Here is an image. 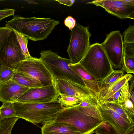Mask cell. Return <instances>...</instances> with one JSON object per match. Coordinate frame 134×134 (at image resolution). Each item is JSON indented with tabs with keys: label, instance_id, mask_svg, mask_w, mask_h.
<instances>
[{
	"label": "cell",
	"instance_id": "8fae6325",
	"mask_svg": "<svg viewBox=\"0 0 134 134\" xmlns=\"http://www.w3.org/2000/svg\"><path fill=\"white\" fill-rule=\"evenodd\" d=\"M103 8L108 13L121 19H134V0H95L86 3Z\"/></svg>",
	"mask_w": 134,
	"mask_h": 134
},
{
	"label": "cell",
	"instance_id": "4dcf8cb0",
	"mask_svg": "<svg viewBox=\"0 0 134 134\" xmlns=\"http://www.w3.org/2000/svg\"><path fill=\"white\" fill-rule=\"evenodd\" d=\"M15 10L6 8L0 10V21L5 18L12 15H14Z\"/></svg>",
	"mask_w": 134,
	"mask_h": 134
},
{
	"label": "cell",
	"instance_id": "e575fe53",
	"mask_svg": "<svg viewBox=\"0 0 134 134\" xmlns=\"http://www.w3.org/2000/svg\"><path fill=\"white\" fill-rule=\"evenodd\" d=\"M130 82V85H129V92H131L134 91V80L133 76L129 81Z\"/></svg>",
	"mask_w": 134,
	"mask_h": 134
},
{
	"label": "cell",
	"instance_id": "83f0119b",
	"mask_svg": "<svg viewBox=\"0 0 134 134\" xmlns=\"http://www.w3.org/2000/svg\"><path fill=\"white\" fill-rule=\"evenodd\" d=\"M124 43H134V26L129 25L123 32Z\"/></svg>",
	"mask_w": 134,
	"mask_h": 134
},
{
	"label": "cell",
	"instance_id": "5b68a950",
	"mask_svg": "<svg viewBox=\"0 0 134 134\" xmlns=\"http://www.w3.org/2000/svg\"><path fill=\"white\" fill-rule=\"evenodd\" d=\"M40 59L53 78L69 80L87 88L82 79L69 67V59L62 57L51 50H42Z\"/></svg>",
	"mask_w": 134,
	"mask_h": 134
},
{
	"label": "cell",
	"instance_id": "f1b7e54d",
	"mask_svg": "<svg viewBox=\"0 0 134 134\" xmlns=\"http://www.w3.org/2000/svg\"><path fill=\"white\" fill-rule=\"evenodd\" d=\"M12 30L11 29L5 26L0 27V49L3 43ZM2 65L0 59V73Z\"/></svg>",
	"mask_w": 134,
	"mask_h": 134
},
{
	"label": "cell",
	"instance_id": "2e32d148",
	"mask_svg": "<svg viewBox=\"0 0 134 134\" xmlns=\"http://www.w3.org/2000/svg\"><path fill=\"white\" fill-rule=\"evenodd\" d=\"M133 77L132 74L127 73L111 84L100 89L98 97L99 105L104 103Z\"/></svg>",
	"mask_w": 134,
	"mask_h": 134
},
{
	"label": "cell",
	"instance_id": "7402d4cb",
	"mask_svg": "<svg viewBox=\"0 0 134 134\" xmlns=\"http://www.w3.org/2000/svg\"><path fill=\"white\" fill-rule=\"evenodd\" d=\"M19 118L14 117L0 120V134H11L13 128Z\"/></svg>",
	"mask_w": 134,
	"mask_h": 134
},
{
	"label": "cell",
	"instance_id": "44dd1931",
	"mask_svg": "<svg viewBox=\"0 0 134 134\" xmlns=\"http://www.w3.org/2000/svg\"><path fill=\"white\" fill-rule=\"evenodd\" d=\"M0 107V120L15 117L16 111L12 102L3 103Z\"/></svg>",
	"mask_w": 134,
	"mask_h": 134
},
{
	"label": "cell",
	"instance_id": "ac0fdd59",
	"mask_svg": "<svg viewBox=\"0 0 134 134\" xmlns=\"http://www.w3.org/2000/svg\"><path fill=\"white\" fill-rule=\"evenodd\" d=\"M12 80L20 85L30 88L43 86L38 80L15 70Z\"/></svg>",
	"mask_w": 134,
	"mask_h": 134
},
{
	"label": "cell",
	"instance_id": "ba28073f",
	"mask_svg": "<svg viewBox=\"0 0 134 134\" xmlns=\"http://www.w3.org/2000/svg\"><path fill=\"white\" fill-rule=\"evenodd\" d=\"M123 40L119 31H113L106 35L101 43L113 69L122 68L124 57Z\"/></svg>",
	"mask_w": 134,
	"mask_h": 134
},
{
	"label": "cell",
	"instance_id": "7c38bea8",
	"mask_svg": "<svg viewBox=\"0 0 134 134\" xmlns=\"http://www.w3.org/2000/svg\"><path fill=\"white\" fill-rule=\"evenodd\" d=\"M60 95L54 84L30 88L23 94L16 102L31 103H46L58 100Z\"/></svg>",
	"mask_w": 134,
	"mask_h": 134
},
{
	"label": "cell",
	"instance_id": "9c48e42d",
	"mask_svg": "<svg viewBox=\"0 0 134 134\" xmlns=\"http://www.w3.org/2000/svg\"><path fill=\"white\" fill-rule=\"evenodd\" d=\"M14 70L38 80L43 86L54 84L52 75L40 58H26L19 63Z\"/></svg>",
	"mask_w": 134,
	"mask_h": 134
},
{
	"label": "cell",
	"instance_id": "d590c367",
	"mask_svg": "<svg viewBox=\"0 0 134 134\" xmlns=\"http://www.w3.org/2000/svg\"><path fill=\"white\" fill-rule=\"evenodd\" d=\"M130 93V100L134 104V91Z\"/></svg>",
	"mask_w": 134,
	"mask_h": 134
},
{
	"label": "cell",
	"instance_id": "d6a6232c",
	"mask_svg": "<svg viewBox=\"0 0 134 134\" xmlns=\"http://www.w3.org/2000/svg\"><path fill=\"white\" fill-rule=\"evenodd\" d=\"M123 87L114 94L112 96L107 100L105 102H110L118 103L119 98L122 90Z\"/></svg>",
	"mask_w": 134,
	"mask_h": 134
},
{
	"label": "cell",
	"instance_id": "277c9868",
	"mask_svg": "<svg viewBox=\"0 0 134 134\" xmlns=\"http://www.w3.org/2000/svg\"><path fill=\"white\" fill-rule=\"evenodd\" d=\"M79 63L99 82L114 70L101 44L99 43L90 45Z\"/></svg>",
	"mask_w": 134,
	"mask_h": 134
},
{
	"label": "cell",
	"instance_id": "1f68e13d",
	"mask_svg": "<svg viewBox=\"0 0 134 134\" xmlns=\"http://www.w3.org/2000/svg\"><path fill=\"white\" fill-rule=\"evenodd\" d=\"M64 24L65 26L71 31L75 26L76 21L74 18L69 16L65 19Z\"/></svg>",
	"mask_w": 134,
	"mask_h": 134
},
{
	"label": "cell",
	"instance_id": "ffe728a7",
	"mask_svg": "<svg viewBox=\"0 0 134 134\" xmlns=\"http://www.w3.org/2000/svg\"><path fill=\"white\" fill-rule=\"evenodd\" d=\"M102 104L113 110L128 122L134 124V120L130 116L118 103L106 102Z\"/></svg>",
	"mask_w": 134,
	"mask_h": 134
},
{
	"label": "cell",
	"instance_id": "4fadbf2b",
	"mask_svg": "<svg viewBox=\"0 0 134 134\" xmlns=\"http://www.w3.org/2000/svg\"><path fill=\"white\" fill-rule=\"evenodd\" d=\"M104 121L117 134H134V124L130 123L113 110L99 104Z\"/></svg>",
	"mask_w": 134,
	"mask_h": 134
},
{
	"label": "cell",
	"instance_id": "9a60e30c",
	"mask_svg": "<svg viewBox=\"0 0 134 134\" xmlns=\"http://www.w3.org/2000/svg\"><path fill=\"white\" fill-rule=\"evenodd\" d=\"M69 66L82 79L87 88L95 95L98 100L100 87L99 82L86 70L79 63L76 64L70 63Z\"/></svg>",
	"mask_w": 134,
	"mask_h": 134
},
{
	"label": "cell",
	"instance_id": "30bf717a",
	"mask_svg": "<svg viewBox=\"0 0 134 134\" xmlns=\"http://www.w3.org/2000/svg\"><path fill=\"white\" fill-rule=\"evenodd\" d=\"M53 79L54 84L59 95H66L90 103L99 104L97 98L87 88L69 80L55 78Z\"/></svg>",
	"mask_w": 134,
	"mask_h": 134
},
{
	"label": "cell",
	"instance_id": "7a4b0ae2",
	"mask_svg": "<svg viewBox=\"0 0 134 134\" xmlns=\"http://www.w3.org/2000/svg\"><path fill=\"white\" fill-rule=\"evenodd\" d=\"M13 104L16 111L15 117L43 125L52 121L64 108L58 100L46 103L16 102Z\"/></svg>",
	"mask_w": 134,
	"mask_h": 134
},
{
	"label": "cell",
	"instance_id": "603a6c76",
	"mask_svg": "<svg viewBox=\"0 0 134 134\" xmlns=\"http://www.w3.org/2000/svg\"><path fill=\"white\" fill-rule=\"evenodd\" d=\"M125 74V71L121 69L114 70L99 82L101 88L110 85L122 76Z\"/></svg>",
	"mask_w": 134,
	"mask_h": 134
},
{
	"label": "cell",
	"instance_id": "4316f807",
	"mask_svg": "<svg viewBox=\"0 0 134 134\" xmlns=\"http://www.w3.org/2000/svg\"><path fill=\"white\" fill-rule=\"evenodd\" d=\"M15 32L21 47L26 58L31 57V56L29 53L27 47L28 42L27 38L21 34L15 31Z\"/></svg>",
	"mask_w": 134,
	"mask_h": 134
},
{
	"label": "cell",
	"instance_id": "3957f363",
	"mask_svg": "<svg viewBox=\"0 0 134 134\" xmlns=\"http://www.w3.org/2000/svg\"><path fill=\"white\" fill-rule=\"evenodd\" d=\"M51 121L66 125L81 134L94 133L104 122L100 119L86 115L79 104L64 108Z\"/></svg>",
	"mask_w": 134,
	"mask_h": 134
},
{
	"label": "cell",
	"instance_id": "484cf974",
	"mask_svg": "<svg viewBox=\"0 0 134 134\" xmlns=\"http://www.w3.org/2000/svg\"><path fill=\"white\" fill-rule=\"evenodd\" d=\"M14 70L4 65L2 66L0 73V84L11 80Z\"/></svg>",
	"mask_w": 134,
	"mask_h": 134
},
{
	"label": "cell",
	"instance_id": "6da1fadb",
	"mask_svg": "<svg viewBox=\"0 0 134 134\" xmlns=\"http://www.w3.org/2000/svg\"><path fill=\"white\" fill-rule=\"evenodd\" d=\"M59 24V21L50 18H25L16 15L6 22L5 26L21 34L28 39L37 41L46 39Z\"/></svg>",
	"mask_w": 134,
	"mask_h": 134
},
{
	"label": "cell",
	"instance_id": "836d02e7",
	"mask_svg": "<svg viewBox=\"0 0 134 134\" xmlns=\"http://www.w3.org/2000/svg\"><path fill=\"white\" fill-rule=\"evenodd\" d=\"M55 1L60 4L66 5L69 7H71L75 1V0H62Z\"/></svg>",
	"mask_w": 134,
	"mask_h": 134
},
{
	"label": "cell",
	"instance_id": "52a82bcc",
	"mask_svg": "<svg viewBox=\"0 0 134 134\" xmlns=\"http://www.w3.org/2000/svg\"><path fill=\"white\" fill-rule=\"evenodd\" d=\"M26 59L16 33L12 30L0 49V59L2 65L14 70L19 63Z\"/></svg>",
	"mask_w": 134,
	"mask_h": 134
},
{
	"label": "cell",
	"instance_id": "e0dca14e",
	"mask_svg": "<svg viewBox=\"0 0 134 134\" xmlns=\"http://www.w3.org/2000/svg\"><path fill=\"white\" fill-rule=\"evenodd\" d=\"M42 134H81L67 125L51 121L43 125Z\"/></svg>",
	"mask_w": 134,
	"mask_h": 134
},
{
	"label": "cell",
	"instance_id": "d6986e66",
	"mask_svg": "<svg viewBox=\"0 0 134 134\" xmlns=\"http://www.w3.org/2000/svg\"><path fill=\"white\" fill-rule=\"evenodd\" d=\"M129 89V82H127L123 86L118 103L134 120V104L130 99Z\"/></svg>",
	"mask_w": 134,
	"mask_h": 134
},
{
	"label": "cell",
	"instance_id": "f546056e",
	"mask_svg": "<svg viewBox=\"0 0 134 134\" xmlns=\"http://www.w3.org/2000/svg\"><path fill=\"white\" fill-rule=\"evenodd\" d=\"M124 55L134 57V43H124Z\"/></svg>",
	"mask_w": 134,
	"mask_h": 134
},
{
	"label": "cell",
	"instance_id": "5bb4252c",
	"mask_svg": "<svg viewBox=\"0 0 134 134\" xmlns=\"http://www.w3.org/2000/svg\"><path fill=\"white\" fill-rule=\"evenodd\" d=\"M30 88L19 85L12 80L0 84V101L13 103Z\"/></svg>",
	"mask_w": 134,
	"mask_h": 134
},
{
	"label": "cell",
	"instance_id": "cb8c5ba5",
	"mask_svg": "<svg viewBox=\"0 0 134 134\" xmlns=\"http://www.w3.org/2000/svg\"><path fill=\"white\" fill-rule=\"evenodd\" d=\"M58 100L65 108L77 106L82 101L76 97L62 94H60Z\"/></svg>",
	"mask_w": 134,
	"mask_h": 134
},
{
	"label": "cell",
	"instance_id": "d4e9b609",
	"mask_svg": "<svg viewBox=\"0 0 134 134\" xmlns=\"http://www.w3.org/2000/svg\"><path fill=\"white\" fill-rule=\"evenodd\" d=\"M127 73H134V57L124 55L122 67L121 69Z\"/></svg>",
	"mask_w": 134,
	"mask_h": 134
},
{
	"label": "cell",
	"instance_id": "8992f818",
	"mask_svg": "<svg viewBox=\"0 0 134 134\" xmlns=\"http://www.w3.org/2000/svg\"><path fill=\"white\" fill-rule=\"evenodd\" d=\"M70 35L67 52L71 63L76 64L79 63L88 50L91 34L88 27L77 23L71 31Z\"/></svg>",
	"mask_w": 134,
	"mask_h": 134
}]
</instances>
